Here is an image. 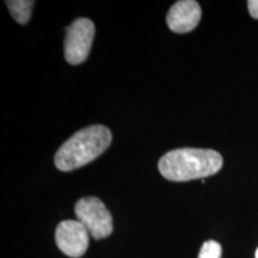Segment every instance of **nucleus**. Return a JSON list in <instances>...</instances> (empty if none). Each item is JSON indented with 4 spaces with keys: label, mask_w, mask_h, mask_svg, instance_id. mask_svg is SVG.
Masks as SVG:
<instances>
[{
    "label": "nucleus",
    "mask_w": 258,
    "mask_h": 258,
    "mask_svg": "<svg viewBox=\"0 0 258 258\" xmlns=\"http://www.w3.org/2000/svg\"><path fill=\"white\" fill-rule=\"evenodd\" d=\"M201 19V8L194 0H180L171 6L166 15V23L170 30L177 34H185L198 27Z\"/></svg>",
    "instance_id": "nucleus-6"
},
{
    "label": "nucleus",
    "mask_w": 258,
    "mask_h": 258,
    "mask_svg": "<svg viewBox=\"0 0 258 258\" xmlns=\"http://www.w3.org/2000/svg\"><path fill=\"white\" fill-rule=\"evenodd\" d=\"M247 9H249L251 17L258 19V0H249L247 2Z\"/></svg>",
    "instance_id": "nucleus-9"
},
{
    "label": "nucleus",
    "mask_w": 258,
    "mask_h": 258,
    "mask_svg": "<svg viewBox=\"0 0 258 258\" xmlns=\"http://www.w3.org/2000/svg\"><path fill=\"white\" fill-rule=\"evenodd\" d=\"M112 135L104 125H90L77 132L55 154V166L60 171H72L91 163L110 146Z\"/></svg>",
    "instance_id": "nucleus-2"
},
{
    "label": "nucleus",
    "mask_w": 258,
    "mask_h": 258,
    "mask_svg": "<svg viewBox=\"0 0 258 258\" xmlns=\"http://www.w3.org/2000/svg\"><path fill=\"white\" fill-rule=\"evenodd\" d=\"M34 2L31 0H8L6 5L11 12V16L19 24H27L31 17V11L34 8Z\"/></svg>",
    "instance_id": "nucleus-7"
},
{
    "label": "nucleus",
    "mask_w": 258,
    "mask_h": 258,
    "mask_svg": "<svg viewBox=\"0 0 258 258\" xmlns=\"http://www.w3.org/2000/svg\"><path fill=\"white\" fill-rule=\"evenodd\" d=\"M74 212L93 239H103L112 233L111 215L99 199L90 196L79 200Z\"/></svg>",
    "instance_id": "nucleus-3"
},
{
    "label": "nucleus",
    "mask_w": 258,
    "mask_h": 258,
    "mask_svg": "<svg viewBox=\"0 0 258 258\" xmlns=\"http://www.w3.org/2000/svg\"><path fill=\"white\" fill-rule=\"evenodd\" d=\"M95 36V24L89 18H78L66 28L64 59L70 64H79L88 59Z\"/></svg>",
    "instance_id": "nucleus-4"
},
{
    "label": "nucleus",
    "mask_w": 258,
    "mask_h": 258,
    "mask_svg": "<svg viewBox=\"0 0 258 258\" xmlns=\"http://www.w3.org/2000/svg\"><path fill=\"white\" fill-rule=\"evenodd\" d=\"M221 245L214 240H208L202 245L199 258H220Z\"/></svg>",
    "instance_id": "nucleus-8"
},
{
    "label": "nucleus",
    "mask_w": 258,
    "mask_h": 258,
    "mask_svg": "<svg viewBox=\"0 0 258 258\" xmlns=\"http://www.w3.org/2000/svg\"><path fill=\"white\" fill-rule=\"evenodd\" d=\"M221 154L203 148H177L160 158L158 169L164 178L172 182L205 179L219 172L222 167Z\"/></svg>",
    "instance_id": "nucleus-1"
},
{
    "label": "nucleus",
    "mask_w": 258,
    "mask_h": 258,
    "mask_svg": "<svg viewBox=\"0 0 258 258\" xmlns=\"http://www.w3.org/2000/svg\"><path fill=\"white\" fill-rule=\"evenodd\" d=\"M90 233L78 220H64L57 225L55 241L62 253L72 258H79L89 247Z\"/></svg>",
    "instance_id": "nucleus-5"
},
{
    "label": "nucleus",
    "mask_w": 258,
    "mask_h": 258,
    "mask_svg": "<svg viewBox=\"0 0 258 258\" xmlns=\"http://www.w3.org/2000/svg\"><path fill=\"white\" fill-rule=\"evenodd\" d=\"M254 258H258V249L256 250V256H254Z\"/></svg>",
    "instance_id": "nucleus-10"
}]
</instances>
